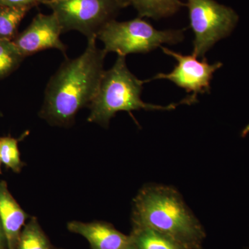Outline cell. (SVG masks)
Instances as JSON below:
<instances>
[{"label": "cell", "mask_w": 249, "mask_h": 249, "mask_svg": "<svg viewBox=\"0 0 249 249\" xmlns=\"http://www.w3.org/2000/svg\"><path fill=\"white\" fill-rule=\"evenodd\" d=\"M107 53L98 48L96 39L88 40L85 52L67 58L51 77L39 116L52 125L66 127L77 113L89 107L104 73Z\"/></svg>", "instance_id": "cell-1"}, {"label": "cell", "mask_w": 249, "mask_h": 249, "mask_svg": "<svg viewBox=\"0 0 249 249\" xmlns=\"http://www.w3.org/2000/svg\"><path fill=\"white\" fill-rule=\"evenodd\" d=\"M132 224L145 226L173 239L184 249H201L206 232L171 186L149 185L134 198Z\"/></svg>", "instance_id": "cell-2"}, {"label": "cell", "mask_w": 249, "mask_h": 249, "mask_svg": "<svg viewBox=\"0 0 249 249\" xmlns=\"http://www.w3.org/2000/svg\"><path fill=\"white\" fill-rule=\"evenodd\" d=\"M145 83V80L138 79L129 71L125 56L118 55L113 67L103 73L97 91L89 106L88 121L107 127L109 121L119 111L171 110L178 105L192 104L197 99L195 95H191L179 103L166 106L146 103L141 98Z\"/></svg>", "instance_id": "cell-3"}, {"label": "cell", "mask_w": 249, "mask_h": 249, "mask_svg": "<svg viewBox=\"0 0 249 249\" xmlns=\"http://www.w3.org/2000/svg\"><path fill=\"white\" fill-rule=\"evenodd\" d=\"M186 29L160 31L151 24L137 18L125 22L109 21L97 36L106 53L114 52L126 56L131 53H146L163 44L176 45L184 39Z\"/></svg>", "instance_id": "cell-4"}, {"label": "cell", "mask_w": 249, "mask_h": 249, "mask_svg": "<svg viewBox=\"0 0 249 249\" xmlns=\"http://www.w3.org/2000/svg\"><path fill=\"white\" fill-rule=\"evenodd\" d=\"M185 6L188 7L195 36L192 54L204 58L217 42L231 34L238 22V15L214 0H186Z\"/></svg>", "instance_id": "cell-5"}, {"label": "cell", "mask_w": 249, "mask_h": 249, "mask_svg": "<svg viewBox=\"0 0 249 249\" xmlns=\"http://www.w3.org/2000/svg\"><path fill=\"white\" fill-rule=\"evenodd\" d=\"M58 19L62 33L77 31L88 40L97 39L100 31L123 9L116 0H45Z\"/></svg>", "instance_id": "cell-6"}, {"label": "cell", "mask_w": 249, "mask_h": 249, "mask_svg": "<svg viewBox=\"0 0 249 249\" xmlns=\"http://www.w3.org/2000/svg\"><path fill=\"white\" fill-rule=\"evenodd\" d=\"M160 48L163 53L175 58L178 64L170 73H158L151 79L145 80L146 83L165 79L173 82L178 88L186 90L187 93H193L196 96L197 93L211 92V80L215 71L222 67V62L209 64L206 58L199 60L193 54L183 55L162 46Z\"/></svg>", "instance_id": "cell-7"}, {"label": "cell", "mask_w": 249, "mask_h": 249, "mask_svg": "<svg viewBox=\"0 0 249 249\" xmlns=\"http://www.w3.org/2000/svg\"><path fill=\"white\" fill-rule=\"evenodd\" d=\"M61 34V27L53 13L39 14L13 42L25 58L49 49H58L66 56L67 46L60 40Z\"/></svg>", "instance_id": "cell-8"}, {"label": "cell", "mask_w": 249, "mask_h": 249, "mask_svg": "<svg viewBox=\"0 0 249 249\" xmlns=\"http://www.w3.org/2000/svg\"><path fill=\"white\" fill-rule=\"evenodd\" d=\"M67 229L84 237L92 249H136L130 235L119 231L109 223L73 221L67 224Z\"/></svg>", "instance_id": "cell-9"}, {"label": "cell", "mask_w": 249, "mask_h": 249, "mask_svg": "<svg viewBox=\"0 0 249 249\" xmlns=\"http://www.w3.org/2000/svg\"><path fill=\"white\" fill-rule=\"evenodd\" d=\"M29 215L15 199L5 181H0V222L8 249H15Z\"/></svg>", "instance_id": "cell-10"}, {"label": "cell", "mask_w": 249, "mask_h": 249, "mask_svg": "<svg viewBox=\"0 0 249 249\" xmlns=\"http://www.w3.org/2000/svg\"><path fill=\"white\" fill-rule=\"evenodd\" d=\"M129 235L136 249H184L173 239L145 226L132 224Z\"/></svg>", "instance_id": "cell-11"}, {"label": "cell", "mask_w": 249, "mask_h": 249, "mask_svg": "<svg viewBox=\"0 0 249 249\" xmlns=\"http://www.w3.org/2000/svg\"><path fill=\"white\" fill-rule=\"evenodd\" d=\"M130 4L137 10L139 18L154 19L173 16L185 6L181 0H131Z\"/></svg>", "instance_id": "cell-12"}, {"label": "cell", "mask_w": 249, "mask_h": 249, "mask_svg": "<svg viewBox=\"0 0 249 249\" xmlns=\"http://www.w3.org/2000/svg\"><path fill=\"white\" fill-rule=\"evenodd\" d=\"M54 249L37 219L33 217L23 228L15 249Z\"/></svg>", "instance_id": "cell-13"}, {"label": "cell", "mask_w": 249, "mask_h": 249, "mask_svg": "<svg viewBox=\"0 0 249 249\" xmlns=\"http://www.w3.org/2000/svg\"><path fill=\"white\" fill-rule=\"evenodd\" d=\"M31 9L0 6V38L14 40L19 24Z\"/></svg>", "instance_id": "cell-14"}, {"label": "cell", "mask_w": 249, "mask_h": 249, "mask_svg": "<svg viewBox=\"0 0 249 249\" xmlns=\"http://www.w3.org/2000/svg\"><path fill=\"white\" fill-rule=\"evenodd\" d=\"M24 58L12 40L0 38V80L17 70Z\"/></svg>", "instance_id": "cell-15"}, {"label": "cell", "mask_w": 249, "mask_h": 249, "mask_svg": "<svg viewBox=\"0 0 249 249\" xmlns=\"http://www.w3.org/2000/svg\"><path fill=\"white\" fill-rule=\"evenodd\" d=\"M19 141L20 139L11 136L0 137V160L7 169L15 173H20L24 165L18 148Z\"/></svg>", "instance_id": "cell-16"}, {"label": "cell", "mask_w": 249, "mask_h": 249, "mask_svg": "<svg viewBox=\"0 0 249 249\" xmlns=\"http://www.w3.org/2000/svg\"><path fill=\"white\" fill-rule=\"evenodd\" d=\"M45 0H0V6L27 8L31 9L35 6L44 4Z\"/></svg>", "instance_id": "cell-17"}, {"label": "cell", "mask_w": 249, "mask_h": 249, "mask_svg": "<svg viewBox=\"0 0 249 249\" xmlns=\"http://www.w3.org/2000/svg\"><path fill=\"white\" fill-rule=\"evenodd\" d=\"M0 249H8L7 240L1 222H0Z\"/></svg>", "instance_id": "cell-18"}, {"label": "cell", "mask_w": 249, "mask_h": 249, "mask_svg": "<svg viewBox=\"0 0 249 249\" xmlns=\"http://www.w3.org/2000/svg\"><path fill=\"white\" fill-rule=\"evenodd\" d=\"M116 1L122 6V8L129 6L131 3V0H116Z\"/></svg>", "instance_id": "cell-19"}, {"label": "cell", "mask_w": 249, "mask_h": 249, "mask_svg": "<svg viewBox=\"0 0 249 249\" xmlns=\"http://www.w3.org/2000/svg\"><path fill=\"white\" fill-rule=\"evenodd\" d=\"M1 160H0V174H1Z\"/></svg>", "instance_id": "cell-20"}, {"label": "cell", "mask_w": 249, "mask_h": 249, "mask_svg": "<svg viewBox=\"0 0 249 249\" xmlns=\"http://www.w3.org/2000/svg\"><path fill=\"white\" fill-rule=\"evenodd\" d=\"M3 116L2 113H1V111H0V117H1V116Z\"/></svg>", "instance_id": "cell-21"}, {"label": "cell", "mask_w": 249, "mask_h": 249, "mask_svg": "<svg viewBox=\"0 0 249 249\" xmlns=\"http://www.w3.org/2000/svg\"></svg>", "instance_id": "cell-22"}]
</instances>
